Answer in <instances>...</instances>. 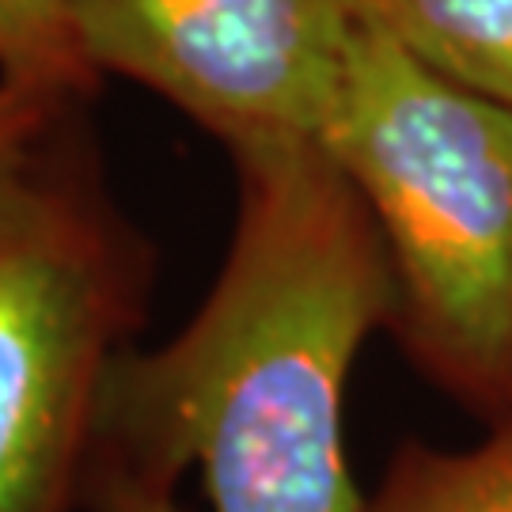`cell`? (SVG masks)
I'll use <instances>...</instances> for the list:
<instances>
[{
    "mask_svg": "<svg viewBox=\"0 0 512 512\" xmlns=\"http://www.w3.org/2000/svg\"><path fill=\"white\" fill-rule=\"evenodd\" d=\"M57 107H61V95L38 92L0 76V198L35 156Z\"/></svg>",
    "mask_w": 512,
    "mask_h": 512,
    "instance_id": "obj_8",
    "label": "cell"
},
{
    "mask_svg": "<svg viewBox=\"0 0 512 512\" xmlns=\"http://www.w3.org/2000/svg\"><path fill=\"white\" fill-rule=\"evenodd\" d=\"M361 512H512V418L475 448H403Z\"/></svg>",
    "mask_w": 512,
    "mask_h": 512,
    "instance_id": "obj_6",
    "label": "cell"
},
{
    "mask_svg": "<svg viewBox=\"0 0 512 512\" xmlns=\"http://www.w3.org/2000/svg\"><path fill=\"white\" fill-rule=\"evenodd\" d=\"M95 73L164 95L232 156L323 141L349 46L353 0H65Z\"/></svg>",
    "mask_w": 512,
    "mask_h": 512,
    "instance_id": "obj_4",
    "label": "cell"
},
{
    "mask_svg": "<svg viewBox=\"0 0 512 512\" xmlns=\"http://www.w3.org/2000/svg\"><path fill=\"white\" fill-rule=\"evenodd\" d=\"M236 167L213 293L175 342L107 368L95 421L137 475L198 467L213 512H361L342 399L365 338L395 327L387 243L323 141Z\"/></svg>",
    "mask_w": 512,
    "mask_h": 512,
    "instance_id": "obj_1",
    "label": "cell"
},
{
    "mask_svg": "<svg viewBox=\"0 0 512 512\" xmlns=\"http://www.w3.org/2000/svg\"><path fill=\"white\" fill-rule=\"evenodd\" d=\"M433 73L512 110V0H353Z\"/></svg>",
    "mask_w": 512,
    "mask_h": 512,
    "instance_id": "obj_5",
    "label": "cell"
},
{
    "mask_svg": "<svg viewBox=\"0 0 512 512\" xmlns=\"http://www.w3.org/2000/svg\"><path fill=\"white\" fill-rule=\"evenodd\" d=\"M118 274L103 220L35 156L0 198V512H57L95 421Z\"/></svg>",
    "mask_w": 512,
    "mask_h": 512,
    "instance_id": "obj_3",
    "label": "cell"
},
{
    "mask_svg": "<svg viewBox=\"0 0 512 512\" xmlns=\"http://www.w3.org/2000/svg\"><path fill=\"white\" fill-rule=\"evenodd\" d=\"M509 418H512V414H509Z\"/></svg>",
    "mask_w": 512,
    "mask_h": 512,
    "instance_id": "obj_10",
    "label": "cell"
},
{
    "mask_svg": "<svg viewBox=\"0 0 512 512\" xmlns=\"http://www.w3.org/2000/svg\"><path fill=\"white\" fill-rule=\"evenodd\" d=\"M323 145L391 255L414 365L497 425L512 414V110L357 16Z\"/></svg>",
    "mask_w": 512,
    "mask_h": 512,
    "instance_id": "obj_2",
    "label": "cell"
},
{
    "mask_svg": "<svg viewBox=\"0 0 512 512\" xmlns=\"http://www.w3.org/2000/svg\"><path fill=\"white\" fill-rule=\"evenodd\" d=\"M107 512H179V505L171 497V482H156L129 467H118L110 482Z\"/></svg>",
    "mask_w": 512,
    "mask_h": 512,
    "instance_id": "obj_9",
    "label": "cell"
},
{
    "mask_svg": "<svg viewBox=\"0 0 512 512\" xmlns=\"http://www.w3.org/2000/svg\"><path fill=\"white\" fill-rule=\"evenodd\" d=\"M0 76L61 99L92 84L65 0H0Z\"/></svg>",
    "mask_w": 512,
    "mask_h": 512,
    "instance_id": "obj_7",
    "label": "cell"
}]
</instances>
